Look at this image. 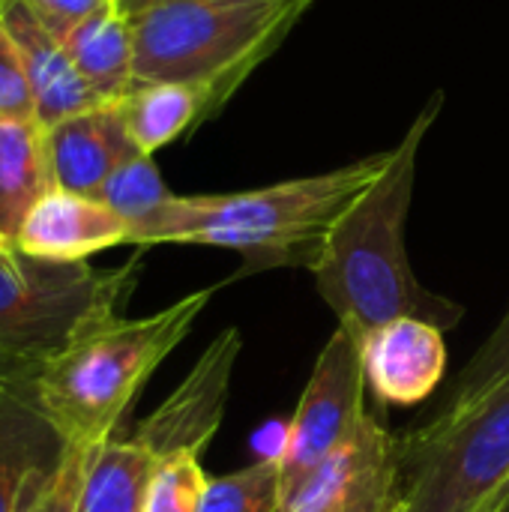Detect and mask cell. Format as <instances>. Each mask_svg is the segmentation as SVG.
Instances as JSON below:
<instances>
[{"instance_id": "cell-14", "label": "cell", "mask_w": 509, "mask_h": 512, "mask_svg": "<svg viewBox=\"0 0 509 512\" xmlns=\"http://www.w3.org/2000/svg\"><path fill=\"white\" fill-rule=\"evenodd\" d=\"M396 462V438L375 414H363L351 438L336 447L288 498L282 512H342Z\"/></svg>"}, {"instance_id": "cell-22", "label": "cell", "mask_w": 509, "mask_h": 512, "mask_svg": "<svg viewBox=\"0 0 509 512\" xmlns=\"http://www.w3.org/2000/svg\"><path fill=\"white\" fill-rule=\"evenodd\" d=\"M207 480L201 456H174L159 462L147 486L144 512H201Z\"/></svg>"}, {"instance_id": "cell-1", "label": "cell", "mask_w": 509, "mask_h": 512, "mask_svg": "<svg viewBox=\"0 0 509 512\" xmlns=\"http://www.w3.org/2000/svg\"><path fill=\"white\" fill-rule=\"evenodd\" d=\"M441 108L444 93L435 90L402 141L387 150L372 186L336 219L312 267L318 294L357 345L399 318H420L447 333L465 315L462 306L420 285L405 246L420 150Z\"/></svg>"}, {"instance_id": "cell-8", "label": "cell", "mask_w": 509, "mask_h": 512, "mask_svg": "<svg viewBox=\"0 0 509 512\" xmlns=\"http://www.w3.org/2000/svg\"><path fill=\"white\" fill-rule=\"evenodd\" d=\"M243 351L240 330H222L195 360L177 390L135 429V441L156 459L201 456L222 426L234 363Z\"/></svg>"}, {"instance_id": "cell-9", "label": "cell", "mask_w": 509, "mask_h": 512, "mask_svg": "<svg viewBox=\"0 0 509 512\" xmlns=\"http://www.w3.org/2000/svg\"><path fill=\"white\" fill-rule=\"evenodd\" d=\"M360 360L378 405H420L447 372L444 330L420 318L390 321L360 342Z\"/></svg>"}, {"instance_id": "cell-31", "label": "cell", "mask_w": 509, "mask_h": 512, "mask_svg": "<svg viewBox=\"0 0 509 512\" xmlns=\"http://www.w3.org/2000/svg\"><path fill=\"white\" fill-rule=\"evenodd\" d=\"M507 512H509V510H507Z\"/></svg>"}, {"instance_id": "cell-5", "label": "cell", "mask_w": 509, "mask_h": 512, "mask_svg": "<svg viewBox=\"0 0 509 512\" xmlns=\"http://www.w3.org/2000/svg\"><path fill=\"white\" fill-rule=\"evenodd\" d=\"M141 261L99 270L87 261H48L0 246V366L36 378L84 330L120 318Z\"/></svg>"}, {"instance_id": "cell-7", "label": "cell", "mask_w": 509, "mask_h": 512, "mask_svg": "<svg viewBox=\"0 0 509 512\" xmlns=\"http://www.w3.org/2000/svg\"><path fill=\"white\" fill-rule=\"evenodd\" d=\"M363 393L366 375L360 345L336 327L315 360L282 453L276 456L282 471V507L285 498L360 426L366 414Z\"/></svg>"}, {"instance_id": "cell-6", "label": "cell", "mask_w": 509, "mask_h": 512, "mask_svg": "<svg viewBox=\"0 0 509 512\" xmlns=\"http://www.w3.org/2000/svg\"><path fill=\"white\" fill-rule=\"evenodd\" d=\"M399 512H486L509 480V381L477 408L396 438Z\"/></svg>"}, {"instance_id": "cell-13", "label": "cell", "mask_w": 509, "mask_h": 512, "mask_svg": "<svg viewBox=\"0 0 509 512\" xmlns=\"http://www.w3.org/2000/svg\"><path fill=\"white\" fill-rule=\"evenodd\" d=\"M66 441L36 399V381L0 387V512H18L63 459Z\"/></svg>"}, {"instance_id": "cell-27", "label": "cell", "mask_w": 509, "mask_h": 512, "mask_svg": "<svg viewBox=\"0 0 509 512\" xmlns=\"http://www.w3.org/2000/svg\"><path fill=\"white\" fill-rule=\"evenodd\" d=\"M156 3H165V0H117V6L132 18V15H138V12H144V9H150V6H156Z\"/></svg>"}, {"instance_id": "cell-30", "label": "cell", "mask_w": 509, "mask_h": 512, "mask_svg": "<svg viewBox=\"0 0 509 512\" xmlns=\"http://www.w3.org/2000/svg\"><path fill=\"white\" fill-rule=\"evenodd\" d=\"M3 243H6V240H0V246H3Z\"/></svg>"}, {"instance_id": "cell-24", "label": "cell", "mask_w": 509, "mask_h": 512, "mask_svg": "<svg viewBox=\"0 0 509 512\" xmlns=\"http://www.w3.org/2000/svg\"><path fill=\"white\" fill-rule=\"evenodd\" d=\"M0 120H36V102L24 72L21 51L3 24H0Z\"/></svg>"}, {"instance_id": "cell-11", "label": "cell", "mask_w": 509, "mask_h": 512, "mask_svg": "<svg viewBox=\"0 0 509 512\" xmlns=\"http://www.w3.org/2000/svg\"><path fill=\"white\" fill-rule=\"evenodd\" d=\"M0 24L21 51L39 126L51 129L66 117L102 105V99L75 69L63 42L48 33V27L24 0H0Z\"/></svg>"}, {"instance_id": "cell-26", "label": "cell", "mask_w": 509, "mask_h": 512, "mask_svg": "<svg viewBox=\"0 0 509 512\" xmlns=\"http://www.w3.org/2000/svg\"><path fill=\"white\" fill-rule=\"evenodd\" d=\"M402 510V474L399 459L342 512H399Z\"/></svg>"}, {"instance_id": "cell-25", "label": "cell", "mask_w": 509, "mask_h": 512, "mask_svg": "<svg viewBox=\"0 0 509 512\" xmlns=\"http://www.w3.org/2000/svg\"><path fill=\"white\" fill-rule=\"evenodd\" d=\"M24 3L36 12V18L48 27V33L63 42L69 30H75L105 0H24Z\"/></svg>"}, {"instance_id": "cell-21", "label": "cell", "mask_w": 509, "mask_h": 512, "mask_svg": "<svg viewBox=\"0 0 509 512\" xmlns=\"http://www.w3.org/2000/svg\"><path fill=\"white\" fill-rule=\"evenodd\" d=\"M174 192L165 186L159 168L153 165L150 153H132L126 162L117 165V171L105 180V186L99 189V201L108 204L114 213H120L129 222V231L144 222L147 216H153Z\"/></svg>"}, {"instance_id": "cell-2", "label": "cell", "mask_w": 509, "mask_h": 512, "mask_svg": "<svg viewBox=\"0 0 509 512\" xmlns=\"http://www.w3.org/2000/svg\"><path fill=\"white\" fill-rule=\"evenodd\" d=\"M387 150L351 165L231 195H171L129 231L132 246L186 243L243 255L246 273L312 270L336 219L372 186Z\"/></svg>"}, {"instance_id": "cell-15", "label": "cell", "mask_w": 509, "mask_h": 512, "mask_svg": "<svg viewBox=\"0 0 509 512\" xmlns=\"http://www.w3.org/2000/svg\"><path fill=\"white\" fill-rule=\"evenodd\" d=\"M63 48L102 102H114L129 93L135 81V39L132 18L117 6V0H105L93 15L69 30Z\"/></svg>"}, {"instance_id": "cell-18", "label": "cell", "mask_w": 509, "mask_h": 512, "mask_svg": "<svg viewBox=\"0 0 509 512\" xmlns=\"http://www.w3.org/2000/svg\"><path fill=\"white\" fill-rule=\"evenodd\" d=\"M156 459L135 441L108 438L90 450L78 512H144Z\"/></svg>"}, {"instance_id": "cell-3", "label": "cell", "mask_w": 509, "mask_h": 512, "mask_svg": "<svg viewBox=\"0 0 509 512\" xmlns=\"http://www.w3.org/2000/svg\"><path fill=\"white\" fill-rule=\"evenodd\" d=\"M216 288L195 291L144 318H111L75 336L36 375V399L72 447L114 438L162 360L189 336Z\"/></svg>"}, {"instance_id": "cell-12", "label": "cell", "mask_w": 509, "mask_h": 512, "mask_svg": "<svg viewBox=\"0 0 509 512\" xmlns=\"http://www.w3.org/2000/svg\"><path fill=\"white\" fill-rule=\"evenodd\" d=\"M45 141L54 186L90 198L99 195L120 162L138 153L117 99L54 123L45 129Z\"/></svg>"}, {"instance_id": "cell-28", "label": "cell", "mask_w": 509, "mask_h": 512, "mask_svg": "<svg viewBox=\"0 0 509 512\" xmlns=\"http://www.w3.org/2000/svg\"><path fill=\"white\" fill-rule=\"evenodd\" d=\"M27 381H36V378H30V375H18V372H12V369H3V366H0V387L27 384Z\"/></svg>"}, {"instance_id": "cell-17", "label": "cell", "mask_w": 509, "mask_h": 512, "mask_svg": "<svg viewBox=\"0 0 509 512\" xmlns=\"http://www.w3.org/2000/svg\"><path fill=\"white\" fill-rule=\"evenodd\" d=\"M54 189L45 126L0 120V240L15 243L30 207Z\"/></svg>"}, {"instance_id": "cell-20", "label": "cell", "mask_w": 509, "mask_h": 512, "mask_svg": "<svg viewBox=\"0 0 509 512\" xmlns=\"http://www.w3.org/2000/svg\"><path fill=\"white\" fill-rule=\"evenodd\" d=\"M201 512H282L279 459H261L243 471L210 477Z\"/></svg>"}, {"instance_id": "cell-4", "label": "cell", "mask_w": 509, "mask_h": 512, "mask_svg": "<svg viewBox=\"0 0 509 512\" xmlns=\"http://www.w3.org/2000/svg\"><path fill=\"white\" fill-rule=\"evenodd\" d=\"M312 0H165L132 15V84H201L225 102Z\"/></svg>"}, {"instance_id": "cell-10", "label": "cell", "mask_w": 509, "mask_h": 512, "mask_svg": "<svg viewBox=\"0 0 509 512\" xmlns=\"http://www.w3.org/2000/svg\"><path fill=\"white\" fill-rule=\"evenodd\" d=\"M129 243V222L90 195L48 189L24 216L15 246L48 261H87Z\"/></svg>"}, {"instance_id": "cell-16", "label": "cell", "mask_w": 509, "mask_h": 512, "mask_svg": "<svg viewBox=\"0 0 509 512\" xmlns=\"http://www.w3.org/2000/svg\"><path fill=\"white\" fill-rule=\"evenodd\" d=\"M120 102L129 138L141 153H156L159 147L177 141L201 117L216 111L222 102L210 87L201 84H132Z\"/></svg>"}, {"instance_id": "cell-29", "label": "cell", "mask_w": 509, "mask_h": 512, "mask_svg": "<svg viewBox=\"0 0 509 512\" xmlns=\"http://www.w3.org/2000/svg\"><path fill=\"white\" fill-rule=\"evenodd\" d=\"M509 510V480H507V486L495 495V501L486 507V512H507Z\"/></svg>"}, {"instance_id": "cell-23", "label": "cell", "mask_w": 509, "mask_h": 512, "mask_svg": "<svg viewBox=\"0 0 509 512\" xmlns=\"http://www.w3.org/2000/svg\"><path fill=\"white\" fill-rule=\"evenodd\" d=\"M90 450L93 447L66 444V453H63L60 465L30 489V495L24 498L18 512H78Z\"/></svg>"}, {"instance_id": "cell-19", "label": "cell", "mask_w": 509, "mask_h": 512, "mask_svg": "<svg viewBox=\"0 0 509 512\" xmlns=\"http://www.w3.org/2000/svg\"><path fill=\"white\" fill-rule=\"evenodd\" d=\"M509 381V309L495 327V333L480 345V351L468 360V366L459 372L447 396L438 402L435 414L429 420H450L462 417L471 408H477L492 390Z\"/></svg>"}]
</instances>
